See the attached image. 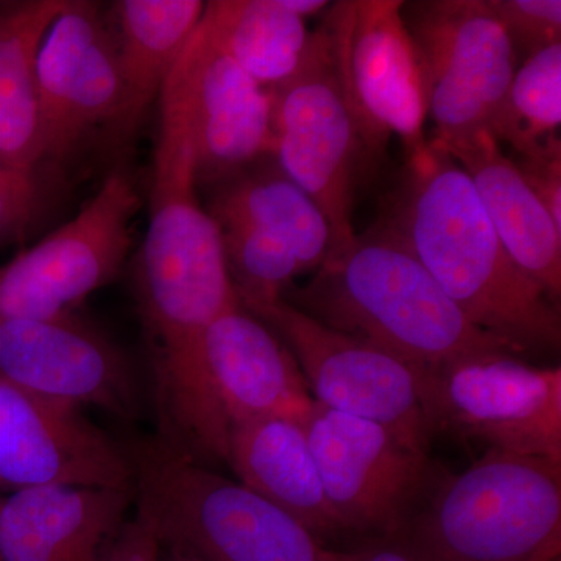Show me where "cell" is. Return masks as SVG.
<instances>
[{
  "label": "cell",
  "mask_w": 561,
  "mask_h": 561,
  "mask_svg": "<svg viewBox=\"0 0 561 561\" xmlns=\"http://www.w3.org/2000/svg\"><path fill=\"white\" fill-rule=\"evenodd\" d=\"M206 368L228 424L284 416L302 421L313 400L287 346L241 302L203 337Z\"/></svg>",
  "instance_id": "obj_17"
},
{
  "label": "cell",
  "mask_w": 561,
  "mask_h": 561,
  "mask_svg": "<svg viewBox=\"0 0 561 561\" xmlns=\"http://www.w3.org/2000/svg\"><path fill=\"white\" fill-rule=\"evenodd\" d=\"M283 300L421 370L490 354H518L461 313L386 220L332 251L313 278L306 286H291Z\"/></svg>",
  "instance_id": "obj_3"
},
{
  "label": "cell",
  "mask_w": 561,
  "mask_h": 561,
  "mask_svg": "<svg viewBox=\"0 0 561 561\" xmlns=\"http://www.w3.org/2000/svg\"><path fill=\"white\" fill-rule=\"evenodd\" d=\"M561 124V43L524 60L513 73L491 136L515 153H527L553 138Z\"/></svg>",
  "instance_id": "obj_25"
},
{
  "label": "cell",
  "mask_w": 561,
  "mask_h": 561,
  "mask_svg": "<svg viewBox=\"0 0 561 561\" xmlns=\"http://www.w3.org/2000/svg\"><path fill=\"white\" fill-rule=\"evenodd\" d=\"M0 378L47 400L138 419V382L127 357L77 313L0 321Z\"/></svg>",
  "instance_id": "obj_14"
},
{
  "label": "cell",
  "mask_w": 561,
  "mask_h": 561,
  "mask_svg": "<svg viewBox=\"0 0 561 561\" xmlns=\"http://www.w3.org/2000/svg\"><path fill=\"white\" fill-rule=\"evenodd\" d=\"M41 206L36 172L20 171L0 162V243L21 238Z\"/></svg>",
  "instance_id": "obj_28"
},
{
  "label": "cell",
  "mask_w": 561,
  "mask_h": 561,
  "mask_svg": "<svg viewBox=\"0 0 561 561\" xmlns=\"http://www.w3.org/2000/svg\"><path fill=\"white\" fill-rule=\"evenodd\" d=\"M66 0L0 5V162L36 172L44 158L36 55Z\"/></svg>",
  "instance_id": "obj_23"
},
{
  "label": "cell",
  "mask_w": 561,
  "mask_h": 561,
  "mask_svg": "<svg viewBox=\"0 0 561 561\" xmlns=\"http://www.w3.org/2000/svg\"><path fill=\"white\" fill-rule=\"evenodd\" d=\"M402 5L401 0H341L323 25L367 153H381L391 136L408 153L427 140L430 81Z\"/></svg>",
  "instance_id": "obj_9"
},
{
  "label": "cell",
  "mask_w": 561,
  "mask_h": 561,
  "mask_svg": "<svg viewBox=\"0 0 561 561\" xmlns=\"http://www.w3.org/2000/svg\"><path fill=\"white\" fill-rule=\"evenodd\" d=\"M202 0H121L110 25L119 61L122 95L111 127L128 138L179 65L198 25Z\"/></svg>",
  "instance_id": "obj_21"
},
{
  "label": "cell",
  "mask_w": 561,
  "mask_h": 561,
  "mask_svg": "<svg viewBox=\"0 0 561 561\" xmlns=\"http://www.w3.org/2000/svg\"><path fill=\"white\" fill-rule=\"evenodd\" d=\"M319 561H339L335 557L334 549L328 548V546H321Z\"/></svg>",
  "instance_id": "obj_34"
},
{
  "label": "cell",
  "mask_w": 561,
  "mask_h": 561,
  "mask_svg": "<svg viewBox=\"0 0 561 561\" xmlns=\"http://www.w3.org/2000/svg\"><path fill=\"white\" fill-rule=\"evenodd\" d=\"M102 561H162V545L138 515L124 524Z\"/></svg>",
  "instance_id": "obj_30"
},
{
  "label": "cell",
  "mask_w": 561,
  "mask_h": 561,
  "mask_svg": "<svg viewBox=\"0 0 561 561\" xmlns=\"http://www.w3.org/2000/svg\"><path fill=\"white\" fill-rule=\"evenodd\" d=\"M136 515L162 546L202 561H319L321 542L242 483L183 456L160 438L128 449Z\"/></svg>",
  "instance_id": "obj_5"
},
{
  "label": "cell",
  "mask_w": 561,
  "mask_h": 561,
  "mask_svg": "<svg viewBox=\"0 0 561 561\" xmlns=\"http://www.w3.org/2000/svg\"><path fill=\"white\" fill-rule=\"evenodd\" d=\"M249 312L290 351L313 401L381 424L431 451L437 432L427 411L426 370L382 346L332 330L284 300Z\"/></svg>",
  "instance_id": "obj_7"
},
{
  "label": "cell",
  "mask_w": 561,
  "mask_h": 561,
  "mask_svg": "<svg viewBox=\"0 0 561 561\" xmlns=\"http://www.w3.org/2000/svg\"><path fill=\"white\" fill-rule=\"evenodd\" d=\"M0 485L135 491L130 454L80 408L0 378Z\"/></svg>",
  "instance_id": "obj_13"
},
{
  "label": "cell",
  "mask_w": 561,
  "mask_h": 561,
  "mask_svg": "<svg viewBox=\"0 0 561 561\" xmlns=\"http://www.w3.org/2000/svg\"><path fill=\"white\" fill-rule=\"evenodd\" d=\"M557 561H560V560H557Z\"/></svg>",
  "instance_id": "obj_35"
},
{
  "label": "cell",
  "mask_w": 561,
  "mask_h": 561,
  "mask_svg": "<svg viewBox=\"0 0 561 561\" xmlns=\"http://www.w3.org/2000/svg\"><path fill=\"white\" fill-rule=\"evenodd\" d=\"M162 561H202L194 553L184 551V549L172 548V546H162Z\"/></svg>",
  "instance_id": "obj_33"
},
{
  "label": "cell",
  "mask_w": 561,
  "mask_h": 561,
  "mask_svg": "<svg viewBox=\"0 0 561 561\" xmlns=\"http://www.w3.org/2000/svg\"><path fill=\"white\" fill-rule=\"evenodd\" d=\"M160 102L149 225L136 262V291L150 341L151 373L160 381L183 382L203 370V337L209 324L239 300L219 224L198 198L179 65L162 87Z\"/></svg>",
  "instance_id": "obj_1"
},
{
  "label": "cell",
  "mask_w": 561,
  "mask_h": 561,
  "mask_svg": "<svg viewBox=\"0 0 561 561\" xmlns=\"http://www.w3.org/2000/svg\"><path fill=\"white\" fill-rule=\"evenodd\" d=\"M268 94L273 161L323 210L334 236L332 251L348 245L356 236L351 217L368 153L343 95L327 28L316 32L305 66Z\"/></svg>",
  "instance_id": "obj_8"
},
{
  "label": "cell",
  "mask_w": 561,
  "mask_h": 561,
  "mask_svg": "<svg viewBox=\"0 0 561 561\" xmlns=\"http://www.w3.org/2000/svg\"><path fill=\"white\" fill-rule=\"evenodd\" d=\"M280 3L302 20L319 14L320 11L330 9L331 5L328 0H280Z\"/></svg>",
  "instance_id": "obj_32"
},
{
  "label": "cell",
  "mask_w": 561,
  "mask_h": 561,
  "mask_svg": "<svg viewBox=\"0 0 561 561\" xmlns=\"http://www.w3.org/2000/svg\"><path fill=\"white\" fill-rule=\"evenodd\" d=\"M402 18L430 81L432 139L446 149L493 130L518 57L489 0H421Z\"/></svg>",
  "instance_id": "obj_10"
},
{
  "label": "cell",
  "mask_w": 561,
  "mask_h": 561,
  "mask_svg": "<svg viewBox=\"0 0 561 561\" xmlns=\"http://www.w3.org/2000/svg\"><path fill=\"white\" fill-rule=\"evenodd\" d=\"M264 158L217 186L209 214L217 224L250 225L278 239L297 257L302 275L317 272L334 247L330 221L272 157Z\"/></svg>",
  "instance_id": "obj_22"
},
{
  "label": "cell",
  "mask_w": 561,
  "mask_h": 561,
  "mask_svg": "<svg viewBox=\"0 0 561 561\" xmlns=\"http://www.w3.org/2000/svg\"><path fill=\"white\" fill-rule=\"evenodd\" d=\"M228 465L239 483L297 519L321 545L345 537L301 421L265 416L231 424Z\"/></svg>",
  "instance_id": "obj_19"
},
{
  "label": "cell",
  "mask_w": 561,
  "mask_h": 561,
  "mask_svg": "<svg viewBox=\"0 0 561 561\" xmlns=\"http://www.w3.org/2000/svg\"><path fill=\"white\" fill-rule=\"evenodd\" d=\"M390 227L479 330L515 353L560 348V306L512 260L468 173L435 139L408 154Z\"/></svg>",
  "instance_id": "obj_2"
},
{
  "label": "cell",
  "mask_w": 561,
  "mask_h": 561,
  "mask_svg": "<svg viewBox=\"0 0 561 561\" xmlns=\"http://www.w3.org/2000/svg\"><path fill=\"white\" fill-rule=\"evenodd\" d=\"M387 541L415 561L560 560L561 461L486 449Z\"/></svg>",
  "instance_id": "obj_4"
},
{
  "label": "cell",
  "mask_w": 561,
  "mask_h": 561,
  "mask_svg": "<svg viewBox=\"0 0 561 561\" xmlns=\"http://www.w3.org/2000/svg\"><path fill=\"white\" fill-rule=\"evenodd\" d=\"M426 402L437 434L561 461L560 367H534L513 353L454 362L427 371Z\"/></svg>",
  "instance_id": "obj_12"
},
{
  "label": "cell",
  "mask_w": 561,
  "mask_h": 561,
  "mask_svg": "<svg viewBox=\"0 0 561 561\" xmlns=\"http://www.w3.org/2000/svg\"><path fill=\"white\" fill-rule=\"evenodd\" d=\"M339 561H415L397 542L368 540L356 549H334Z\"/></svg>",
  "instance_id": "obj_31"
},
{
  "label": "cell",
  "mask_w": 561,
  "mask_h": 561,
  "mask_svg": "<svg viewBox=\"0 0 561 561\" xmlns=\"http://www.w3.org/2000/svg\"><path fill=\"white\" fill-rule=\"evenodd\" d=\"M138 209L130 176L111 172L72 220L0 267V321L77 313L119 273Z\"/></svg>",
  "instance_id": "obj_11"
},
{
  "label": "cell",
  "mask_w": 561,
  "mask_h": 561,
  "mask_svg": "<svg viewBox=\"0 0 561 561\" xmlns=\"http://www.w3.org/2000/svg\"><path fill=\"white\" fill-rule=\"evenodd\" d=\"M232 287L247 311L283 300L302 275L297 257L283 242L243 224H219Z\"/></svg>",
  "instance_id": "obj_26"
},
{
  "label": "cell",
  "mask_w": 561,
  "mask_h": 561,
  "mask_svg": "<svg viewBox=\"0 0 561 561\" xmlns=\"http://www.w3.org/2000/svg\"><path fill=\"white\" fill-rule=\"evenodd\" d=\"M516 57L537 54L561 38L560 0H489Z\"/></svg>",
  "instance_id": "obj_27"
},
{
  "label": "cell",
  "mask_w": 561,
  "mask_h": 561,
  "mask_svg": "<svg viewBox=\"0 0 561 561\" xmlns=\"http://www.w3.org/2000/svg\"><path fill=\"white\" fill-rule=\"evenodd\" d=\"M197 186H219L272 151V101L202 24L180 58Z\"/></svg>",
  "instance_id": "obj_16"
},
{
  "label": "cell",
  "mask_w": 561,
  "mask_h": 561,
  "mask_svg": "<svg viewBox=\"0 0 561 561\" xmlns=\"http://www.w3.org/2000/svg\"><path fill=\"white\" fill-rule=\"evenodd\" d=\"M530 191L551 214L561 230V144L559 138L548 140L537 149L512 158Z\"/></svg>",
  "instance_id": "obj_29"
},
{
  "label": "cell",
  "mask_w": 561,
  "mask_h": 561,
  "mask_svg": "<svg viewBox=\"0 0 561 561\" xmlns=\"http://www.w3.org/2000/svg\"><path fill=\"white\" fill-rule=\"evenodd\" d=\"M135 491L47 485L0 501V561H102Z\"/></svg>",
  "instance_id": "obj_18"
},
{
  "label": "cell",
  "mask_w": 561,
  "mask_h": 561,
  "mask_svg": "<svg viewBox=\"0 0 561 561\" xmlns=\"http://www.w3.org/2000/svg\"><path fill=\"white\" fill-rule=\"evenodd\" d=\"M44 158L61 160L99 125H113L122 84L116 44L95 3L66 0L36 55Z\"/></svg>",
  "instance_id": "obj_15"
},
{
  "label": "cell",
  "mask_w": 561,
  "mask_h": 561,
  "mask_svg": "<svg viewBox=\"0 0 561 561\" xmlns=\"http://www.w3.org/2000/svg\"><path fill=\"white\" fill-rule=\"evenodd\" d=\"M301 424L343 535L394 540L445 474L430 451L373 421L313 401Z\"/></svg>",
  "instance_id": "obj_6"
},
{
  "label": "cell",
  "mask_w": 561,
  "mask_h": 561,
  "mask_svg": "<svg viewBox=\"0 0 561 561\" xmlns=\"http://www.w3.org/2000/svg\"><path fill=\"white\" fill-rule=\"evenodd\" d=\"M446 150L470 176L512 260L560 305L561 230L527 186L515 162L505 157L490 133Z\"/></svg>",
  "instance_id": "obj_20"
},
{
  "label": "cell",
  "mask_w": 561,
  "mask_h": 561,
  "mask_svg": "<svg viewBox=\"0 0 561 561\" xmlns=\"http://www.w3.org/2000/svg\"><path fill=\"white\" fill-rule=\"evenodd\" d=\"M201 24L214 46L265 90L290 80L316 43L306 20L280 0H213Z\"/></svg>",
  "instance_id": "obj_24"
}]
</instances>
